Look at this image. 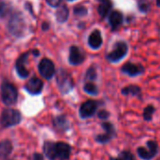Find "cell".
I'll return each mask as SVG.
<instances>
[{"label":"cell","instance_id":"obj_1","mask_svg":"<svg viewBox=\"0 0 160 160\" xmlns=\"http://www.w3.org/2000/svg\"><path fill=\"white\" fill-rule=\"evenodd\" d=\"M17 98L18 91L16 87L8 82H4L1 85V99L3 103L10 106L16 103Z\"/></svg>","mask_w":160,"mask_h":160},{"label":"cell","instance_id":"obj_2","mask_svg":"<svg viewBox=\"0 0 160 160\" xmlns=\"http://www.w3.org/2000/svg\"><path fill=\"white\" fill-rule=\"evenodd\" d=\"M22 116L19 111L13 109H5L1 114V124L5 128H9L18 125L21 122Z\"/></svg>","mask_w":160,"mask_h":160},{"label":"cell","instance_id":"obj_3","mask_svg":"<svg viewBox=\"0 0 160 160\" xmlns=\"http://www.w3.org/2000/svg\"><path fill=\"white\" fill-rule=\"evenodd\" d=\"M128 51V48L127 43L123 41H118L115 43L113 50L110 53L107 54L106 58L109 62H112V63L118 62L126 56Z\"/></svg>","mask_w":160,"mask_h":160},{"label":"cell","instance_id":"obj_4","mask_svg":"<svg viewBox=\"0 0 160 160\" xmlns=\"http://www.w3.org/2000/svg\"><path fill=\"white\" fill-rule=\"evenodd\" d=\"M146 146L147 147H139L137 149V154L142 159H153L158 152V145L155 141H148Z\"/></svg>","mask_w":160,"mask_h":160},{"label":"cell","instance_id":"obj_5","mask_svg":"<svg viewBox=\"0 0 160 160\" xmlns=\"http://www.w3.org/2000/svg\"><path fill=\"white\" fill-rule=\"evenodd\" d=\"M57 84L58 87L60 89V91L63 94H67L68 93L74 86L73 83V80L71 78V76L65 70L61 69L58 72L57 75Z\"/></svg>","mask_w":160,"mask_h":160},{"label":"cell","instance_id":"obj_6","mask_svg":"<svg viewBox=\"0 0 160 160\" xmlns=\"http://www.w3.org/2000/svg\"><path fill=\"white\" fill-rule=\"evenodd\" d=\"M38 71L43 78L50 80L52 78V76L55 73L54 64L50 59L43 58L38 64Z\"/></svg>","mask_w":160,"mask_h":160},{"label":"cell","instance_id":"obj_7","mask_svg":"<svg viewBox=\"0 0 160 160\" xmlns=\"http://www.w3.org/2000/svg\"><path fill=\"white\" fill-rule=\"evenodd\" d=\"M102 128L105 130V134H99L96 137V141L99 143H107L112 140L115 136V128L112 124L110 122H103L101 124Z\"/></svg>","mask_w":160,"mask_h":160},{"label":"cell","instance_id":"obj_8","mask_svg":"<svg viewBox=\"0 0 160 160\" xmlns=\"http://www.w3.org/2000/svg\"><path fill=\"white\" fill-rule=\"evenodd\" d=\"M8 28V31L13 36L21 35V33L23 29V21H22V18L20 13L11 15V19L9 20Z\"/></svg>","mask_w":160,"mask_h":160},{"label":"cell","instance_id":"obj_9","mask_svg":"<svg viewBox=\"0 0 160 160\" xmlns=\"http://www.w3.org/2000/svg\"><path fill=\"white\" fill-rule=\"evenodd\" d=\"M98 107V102H97L96 100H87L84 103L82 104L79 113L81 118L82 119H86V118H90L92 117Z\"/></svg>","mask_w":160,"mask_h":160},{"label":"cell","instance_id":"obj_10","mask_svg":"<svg viewBox=\"0 0 160 160\" xmlns=\"http://www.w3.org/2000/svg\"><path fill=\"white\" fill-rule=\"evenodd\" d=\"M43 88V82L40 79L33 77L25 84V90L31 95H38Z\"/></svg>","mask_w":160,"mask_h":160},{"label":"cell","instance_id":"obj_11","mask_svg":"<svg viewBox=\"0 0 160 160\" xmlns=\"http://www.w3.org/2000/svg\"><path fill=\"white\" fill-rule=\"evenodd\" d=\"M68 61L73 66L81 65L84 61V55L77 46H71L70 47Z\"/></svg>","mask_w":160,"mask_h":160},{"label":"cell","instance_id":"obj_12","mask_svg":"<svg viewBox=\"0 0 160 160\" xmlns=\"http://www.w3.org/2000/svg\"><path fill=\"white\" fill-rule=\"evenodd\" d=\"M122 72L130 76H138L140 74H142L144 72V68L142 65H136L132 63H127L122 67Z\"/></svg>","mask_w":160,"mask_h":160},{"label":"cell","instance_id":"obj_13","mask_svg":"<svg viewBox=\"0 0 160 160\" xmlns=\"http://www.w3.org/2000/svg\"><path fill=\"white\" fill-rule=\"evenodd\" d=\"M28 55H29V52H27L22 54V55L17 59V61H16V64H15L16 71H17V73L19 74V76H20L21 78H27L28 75H29V71L25 68V66H24L25 61H26Z\"/></svg>","mask_w":160,"mask_h":160},{"label":"cell","instance_id":"obj_14","mask_svg":"<svg viewBox=\"0 0 160 160\" xmlns=\"http://www.w3.org/2000/svg\"><path fill=\"white\" fill-rule=\"evenodd\" d=\"M56 145V155H57V158L60 160H68L70 157V152H71V148L70 146L66 143V142H57L55 143Z\"/></svg>","mask_w":160,"mask_h":160},{"label":"cell","instance_id":"obj_15","mask_svg":"<svg viewBox=\"0 0 160 160\" xmlns=\"http://www.w3.org/2000/svg\"><path fill=\"white\" fill-rule=\"evenodd\" d=\"M102 42H103V40H102L101 34L98 29H96L95 31H93L90 34V36L88 38V44L92 49H95V50L99 49L102 45Z\"/></svg>","mask_w":160,"mask_h":160},{"label":"cell","instance_id":"obj_16","mask_svg":"<svg viewBox=\"0 0 160 160\" xmlns=\"http://www.w3.org/2000/svg\"><path fill=\"white\" fill-rule=\"evenodd\" d=\"M43 152L46 158L50 160H55L57 158L56 155V145L52 142H45L43 144Z\"/></svg>","mask_w":160,"mask_h":160},{"label":"cell","instance_id":"obj_17","mask_svg":"<svg viewBox=\"0 0 160 160\" xmlns=\"http://www.w3.org/2000/svg\"><path fill=\"white\" fill-rule=\"evenodd\" d=\"M109 22L112 30L117 29L123 22V14L118 10H113L109 15Z\"/></svg>","mask_w":160,"mask_h":160},{"label":"cell","instance_id":"obj_18","mask_svg":"<svg viewBox=\"0 0 160 160\" xmlns=\"http://www.w3.org/2000/svg\"><path fill=\"white\" fill-rule=\"evenodd\" d=\"M53 126L61 131H66L69 128V124L68 121L67 120V118L63 115L61 116H57L53 119Z\"/></svg>","mask_w":160,"mask_h":160},{"label":"cell","instance_id":"obj_19","mask_svg":"<svg viewBox=\"0 0 160 160\" xmlns=\"http://www.w3.org/2000/svg\"><path fill=\"white\" fill-rule=\"evenodd\" d=\"M112 8V3L110 0H103V1H101L100 5L98 6V14H99V16L102 19L107 17V15L111 11Z\"/></svg>","mask_w":160,"mask_h":160},{"label":"cell","instance_id":"obj_20","mask_svg":"<svg viewBox=\"0 0 160 160\" xmlns=\"http://www.w3.org/2000/svg\"><path fill=\"white\" fill-rule=\"evenodd\" d=\"M12 151V144L9 141L0 142V158H7Z\"/></svg>","mask_w":160,"mask_h":160},{"label":"cell","instance_id":"obj_21","mask_svg":"<svg viewBox=\"0 0 160 160\" xmlns=\"http://www.w3.org/2000/svg\"><path fill=\"white\" fill-rule=\"evenodd\" d=\"M68 8L67 6H62V7H59L55 12V17H56V20L58 22H65L68 18Z\"/></svg>","mask_w":160,"mask_h":160},{"label":"cell","instance_id":"obj_22","mask_svg":"<svg viewBox=\"0 0 160 160\" xmlns=\"http://www.w3.org/2000/svg\"><path fill=\"white\" fill-rule=\"evenodd\" d=\"M122 94L125 96H134L141 97V88L137 85H128L122 89Z\"/></svg>","mask_w":160,"mask_h":160},{"label":"cell","instance_id":"obj_23","mask_svg":"<svg viewBox=\"0 0 160 160\" xmlns=\"http://www.w3.org/2000/svg\"><path fill=\"white\" fill-rule=\"evenodd\" d=\"M83 90H84V92H86L87 94L92 95V96H97L98 94V88L93 82H86L83 86Z\"/></svg>","mask_w":160,"mask_h":160},{"label":"cell","instance_id":"obj_24","mask_svg":"<svg viewBox=\"0 0 160 160\" xmlns=\"http://www.w3.org/2000/svg\"><path fill=\"white\" fill-rule=\"evenodd\" d=\"M156 109L153 105H148L146 108H144L143 111V119L145 121H151L153 118V114L155 112Z\"/></svg>","mask_w":160,"mask_h":160},{"label":"cell","instance_id":"obj_25","mask_svg":"<svg viewBox=\"0 0 160 160\" xmlns=\"http://www.w3.org/2000/svg\"><path fill=\"white\" fill-rule=\"evenodd\" d=\"M11 12V8L5 2H0V18H5Z\"/></svg>","mask_w":160,"mask_h":160},{"label":"cell","instance_id":"obj_26","mask_svg":"<svg viewBox=\"0 0 160 160\" xmlns=\"http://www.w3.org/2000/svg\"><path fill=\"white\" fill-rule=\"evenodd\" d=\"M74 14L80 17L85 16L87 14V8L83 6H77L74 8Z\"/></svg>","mask_w":160,"mask_h":160},{"label":"cell","instance_id":"obj_27","mask_svg":"<svg viewBox=\"0 0 160 160\" xmlns=\"http://www.w3.org/2000/svg\"><path fill=\"white\" fill-rule=\"evenodd\" d=\"M138 8L142 12H147L150 9V5L147 0H140L138 3Z\"/></svg>","mask_w":160,"mask_h":160},{"label":"cell","instance_id":"obj_28","mask_svg":"<svg viewBox=\"0 0 160 160\" xmlns=\"http://www.w3.org/2000/svg\"><path fill=\"white\" fill-rule=\"evenodd\" d=\"M85 78L87 80H90V81H94L97 79V71H96V68L94 67H90L88 68V70L86 71Z\"/></svg>","mask_w":160,"mask_h":160},{"label":"cell","instance_id":"obj_29","mask_svg":"<svg viewBox=\"0 0 160 160\" xmlns=\"http://www.w3.org/2000/svg\"><path fill=\"white\" fill-rule=\"evenodd\" d=\"M98 118L105 120V119H108V118H109L110 112H109L108 111H106V110H100V111L98 112Z\"/></svg>","mask_w":160,"mask_h":160},{"label":"cell","instance_id":"obj_30","mask_svg":"<svg viewBox=\"0 0 160 160\" xmlns=\"http://www.w3.org/2000/svg\"><path fill=\"white\" fill-rule=\"evenodd\" d=\"M46 1H47V3H48L50 6L54 7V8L58 7L59 4H60V2H61V0H46Z\"/></svg>","mask_w":160,"mask_h":160},{"label":"cell","instance_id":"obj_31","mask_svg":"<svg viewBox=\"0 0 160 160\" xmlns=\"http://www.w3.org/2000/svg\"><path fill=\"white\" fill-rule=\"evenodd\" d=\"M33 160H43V156L40 154H35L33 157Z\"/></svg>","mask_w":160,"mask_h":160},{"label":"cell","instance_id":"obj_32","mask_svg":"<svg viewBox=\"0 0 160 160\" xmlns=\"http://www.w3.org/2000/svg\"><path fill=\"white\" fill-rule=\"evenodd\" d=\"M49 27H50V25H49L48 22H43V23H42V29H43V30L46 31V30L49 29Z\"/></svg>","mask_w":160,"mask_h":160},{"label":"cell","instance_id":"obj_33","mask_svg":"<svg viewBox=\"0 0 160 160\" xmlns=\"http://www.w3.org/2000/svg\"><path fill=\"white\" fill-rule=\"evenodd\" d=\"M157 6L160 8V0H157Z\"/></svg>","mask_w":160,"mask_h":160},{"label":"cell","instance_id":"obj_34","mask_svg":"<svg viewBox=\"0 0 160 160\" xmlns=\"http://www.w3.org/2000/svg\"><path fill=\"white\" fill-rule=\"evenodd\" d=\"M111 160H120V159H119V158H112V159H111Z\"/></svg>","mask_w":160,"mask_h":160},{"label":"cell","instance_id":"obj_35","mask_svg":"<svg viewBox=\"0 0 160 160\" xmlns=\"http://www.w3.org/2000/svg\"><path fill=\"white\" fill-rule=\"evenodd\" d=\"M98 1H100V2H101V1H103V0H98Z\"/></svg>","mask_w":160,"mask_h":160},{"label":"cell","instance_id":"obj_36","mask_svg":"<svg viewBox=\"0 0 160 160\" xmlns=\"http://www.w3.org/2000/svg\"><path fill=\"white\" fill-rule=\"evenodd\" d=\"M68 1H73V0H68Z\"/></svg>","mask_w":160,"mask_h":160}]
</instances>
